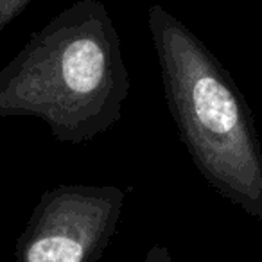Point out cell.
Returning <instances> with one entry per match:
<instances>
[{"mask_svg":"<svg viewBox=\"0 0 262 262\" xmlns=\"http://www.w3.org/2000/svg\"><path fill=\"white\" fill-rule=\"evenodd\" d=\"M144 262H172L171 253H169L167 246H162V244H155L149 250L146 251V257Z\"/></svg>","mask_w":262,"mask_h":262,"instance_id":"cell-5","label":"cell"},{"mask_svg":"<svg viewBox=\"0 0 262 262\" xmlns=\"http://www.w3.org/2000/svg\"><path fill=\"white\" fill-rule=\"evenodd\" d=\"M31 2L33 0H0V34L4 33L13 20L26 11Z\"/></svg>","mask_w":262,"mask_h":262,"instance_id":"cell-4","label":"cell"},{"mask_svg":"<svg viewBox=\"0 0 262 262\" xmlns=\"http://www.w3.org/2000/svg\"><path fill=\"white\" fill-rule=\"evenodd\" d=\"M129 86L106 6L77 0L0 70V119L36 117L58 142L84 144L119 122Z\"/></svg>","mask_w":262,"mask_h":262,"instance_id":"cell-1","label":"cell"},{"mask_svg":"<svg viewBox=\"0 0 262 262\" xmlns=\"http://www.w3.org/2000/svg\"><path fill=\"white\" fill-rule=\"evenodd\" d=\"M165 101L194 165L230 203L262 221V147L253 113L214 52L164 6L147 13Z\"/></svg>","mask_w":262,"mask_h":262,"instance_id":"cell-2","label":"cell"},{"mask_svg":"<svg viewBox=\"0 0 262 262\" xmlns=\"http://www.w3.org/2000/svg\"><path fill=\"white\" fill-rule=\"evenodd\" d=\"M126 190L58 185L41 194L16 239V262H99L117 232Z\"/></svg>","mask_w":262,"mask_h":262,"instance_id":"cell-3","label":"cell"}]
</instances>
